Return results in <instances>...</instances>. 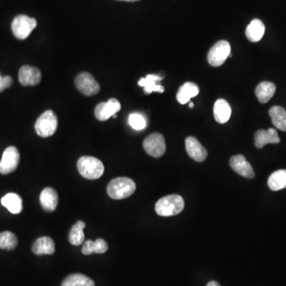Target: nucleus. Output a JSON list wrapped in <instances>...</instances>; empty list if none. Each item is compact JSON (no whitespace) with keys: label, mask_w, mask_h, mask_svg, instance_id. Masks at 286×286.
<instances>
[{"label":"nucleus","mask_w":286,"mask_h":286,"mask_svg":"<svg viewBox=\"0 0 286 286\" xmlns=\"http://www.w3.org/2000/svg\"><path fill=\"white\" fill-rule=\"evenodd\" d=\"M118 1H124V2H136L139 0H118Z\"/></svg>","instance_id":"obj_32"},{"label":"nucleus","mask_w":286,"mask_h":286,"mask_svg":"<svg viewBox=\"0 0 286 286\" xmlns=\"http://www.w3.org/2000/svg\"><path fill=\"white\" fill-rule=\"evenodd\" d=\"M77 169L81 176L88 180H96L101 178L104 172V165L96 157L84 156L77 161Z\"/></svg>","instance_id":"obj_3"},{"label":"nucleus","mask_w":286,"mask_h":286,"mask_svg":"<svg viewBox=\"0 0 286 286\" xmlns=\"http://www.w3.org/2000/svg\"><path fill=\"white\" fill-rule=\"evenodd\" d=\"M121 109V104L116 99H110L107 102H103L96 106L95 116L99 121H106Z\"/></svg>","instance_id":"obj_10"},{"label":"nucleus","mask_w":286,"mask_h":286,"mask_svg":"<svg viewBox=\"0 0 286 286\" xmlns=\"http://www.w3.org/2000/svg\"><path fill=\"white\" fill-rule=\"evenodd\" d=\"M19 82L23 86H34L41 82V74L38 69L30 66L21 67L19 72Z\"/></svg>","instance_id":"obj_12"},{"label":"nucleus","mask_w":286,"mask_h":286,"mask_svg":"<svg viewBox=\"0 0 286 286\" xmlns=\"http://www.w3.org/2000/svg\"><path fill=\"white\" fill-rule=\"evenodd\" d=\"M189 107H190L191 108H192V107H194V103H193V102H191V103H189Z\"/></svg>","instance_id":"obj_33"},{"label":"nucleus","mask_w":286,"mask_h":286,"mask_svg":"<svg viewBox=\"0 0 286 286\" xmlns=\"http://www.w3.org/2000/svg\"><path fill=\"white\" fill-rule=\"evenodd\" d=\"M143 148L149 155L161 157L166 150L165 138L160 133L151 134L143 142Z\"/></svg>","instance_id":"obj_7"},{"label":"nucleus","mask_w":286,"mask_h":286,"mask_svg":"<svg viewBox=\"0 0 286 286\" xmlns=\"http://www.w3.org/2000/svg\"><path fill=\"white\" fill-rule=\"evenodd\" d=\"M207 286H220L219 282H217L215 280H211L208 283Z\"/></svg>","instance_id":"obj_31"},{"label":"nucleus","mask_w":286,"mask_h":286,"mask_svg":"<svg viewBox=\"0 0 286 286\" xmlns=\"http://www.w3.org/2000/svg\"><path fill=\"white\" fill-rule=\"evenodd\" d=\"M272 123L280 131H286V110L280 106L271 107L269 111Z\"/></svg>","instance_id":"obj_24"},{"label":"nucleus","mask_w":286,"mask_h":286,"mask_svg":"<svg viewBox=\"0 0 286 286\" xmlns=\"http://www.w3.org/2000/svg\"><path fill=\"white\" fill-rule=\"evenodd\" d=\"M1 203L12 214H19L23 211V200L15 193H8L3 197Z\"/></svg>","instance_id":"obj_22"},{"label":"nucleus","mask_w":286,"mask_h":286,"mask_svg":"<svg viewBox=\"0 0 286 286\" xmlns=\"http://www.w3.org/2000/svg\"><path fill=\"white\" fill-rule=\"evenodd\" d=\"M75 84L79 91L87 96L96 95L100 90L97 81L88 73L79 74L76 78Z\"/></svg>","instance_id":"obj_9"},{"label":"nucleus","mask_w":286,"mask_h":286,"mask_svg":"<svg viewBox=\"0 0 286 286\" xmlns=\"http://www.w3.org/2000/svg\"><path fill=\"white\" fill-rule=\"evenodd\" d=\"M37 21L34 18H30L27 15H18L12 21V30L15 38L24 40L28 38L31 32L37 26Z\"/></svg>","instance_id":"obj_5"},{"label":"nucleus","mask_w":286,"mask_h":286,"mask_svg":"<svg viewBox=\"0 0 286 286\" xmlns=\"http://www.w3.org/2000/svg\"><path fill=\"white\" fill-rule=\"evenodd\" d=\"M58 118L52 110H46L42 113L36 121L35 131L40 137L48 138L54 135L58 129Z\"/></svg>","instance_id":"obj_4"},{"label":"nucleus","mask_w":286,"mask_h":286,"mask_svg":"<svg viewBox=\"0 0 286 286\" xmlns=\"http://www.w3.org/2000/svg\"><path fill=\"white\" fill-rule=\"evenodd\" d=\"M254 140H255V146L258 149H262L266 144L273 143L277 144L280 142V139L277 135L276 130L273 128H269L268 130H258L254 135Z\"/></svg>","instance_id":"obj_14"},{"label":"nucleus","mask_w":286,"mask_h":286,"mask_svg":"<svg viewBox=\"0 0 286 286\" xmlns=\"http://www.w3.org/2000/svg\"><path fill=\"white\" fill-rule=\"evenodd\" d=\"M85 222L84 221H78L72 227L69 236V240L72 245L80 246L84 240V229L85 228Z\"/></svg>","instance_id":"obj_27"},{"label":"nucleus","mask_w":286,"mask_h":286,"mask_svg":"<svg viewBox=\"0 0 286 286\" xmlns=\"http://www.w3.org/2000/svg\"><path fill=\"white\" fill-rule=\"evenodd\" d=\"M13 84V79L10 76H6V77H2L0 74V92L6 89V88H10Z\"/></svg>","instance_id":"obj_30"},{"label":"nucleus","mask_w":286,"mask_h":286,"mask_svg":"<svg viewBox=\"0 0 286 286\" xmlns=\"http://www.w3.org/2000/svg\"><path fill=\"white\" fill-rule=\"evenodd\" d=\"M185 208V201L179 195L173 194L162 197L156 203L155 211L160 216L178 215Z\"/></svg>","instance_id":"obj_1"},{"label":"nucleus","mask_w":286,"mask_h":286,"mask_svg":"<svg viewBox=\"0 0 286 286\" xmlns=\"http://www.w3.org/2000/svg\"><path fill=\"white\" fill-rule=\"evenodd\" d=\"M18 246V239L14 233L11 232H4L0 233V249L12 251Z\"/></svg>","instance_id":"obj_28"},{"label":"nucleus","mask_w":286,"mask_h":286,"mask_svg":"<svg viewBox=\"0 0 286 286\" xmlns=\"http://www.w3.org/2000/svg\"><path fill=\"white\" fill-rule=\"evenodd\" d=\"M231 54V45L228 41H218L211 47L208 54V63L213 67H219L223 65Z\"/></svg>","instance_id":"obj_6"},{"label":"nucleus","mask_w":286,"mask_h":286,"mask_svg":"<svg viewBox=\"0 0 286 286\" xmlns=\"http://www.w3.org/2000/svg\"><path fill=\"white\" fill-rule=\"evenodd\" d=\"M107 249H108V245H107V242L103 239H98L95 241L88 240L85 242L81 251L84 255H89L92 253L103 254L107 251Z\"/></svg>","instance_id":"obj_23"},{"label":"nucleus","mask_w":286,"mask_h":286,"mask_svg":"<svg viewBox=\"0 0 286 286\" xmlns=\"http://www.w3.org/2000/svg\"><path fill=\"white\" fill-rule=\"evenodd\" d=\"M232 108L225 99H219L214 104V117L217 123L223 124L230 120Z\"/></svg>","instance_id":"obj_17"},{"label":"nucleus","mask_w":286,"mask_h":286,"mask_svg":"<svg viewBox=\"0 0 286 286\" xmlns=\"http://www.w3.org/2000/svg\"><path fill=\"white\" fill-rule=\"evenodd\" d=\"M230 165L232 169L238 174H240V176L250 179L254 178L255 176L251 164L247 161L246 157L241 154L231 157Z\"/></svg>","instance_id":"obj_13"},{"label":"nucleus","mask_w":286,"mask_h":286,"mask_svg":"<svg viewBox=\"0 0 286 286\" xmlns=\"http://www.w3.org/2000/svg\"><path fill=\"white\" fill-rule=\"evenodd\" d=\"M276 92V86L273 83L269 81L261 82L255 89V94L259 102L262 103H266L269 102L274 95Z\"/></svg>","instance_id":"obj_21"},{"label":"nucleus","mask_w":286,"mask_h":286,"mask_svg":"<svg viewBox=\"0 0 286 286\" xmlns=\"http://www.w3.org/2000/svg\"><path fill=\"white\" fill-rule=\"evenodd\" d=\"M185 147L189 157L197 162L205 161V159L208 157L207 150L199 142L198 139L194 137H188L185 140Z\"/></svg>","instance_id":"obj_11"},{"label":"nucleus","mask_w":286,"mask_h":286,"mask_svg":"<svg viewBox=\"0 0 286 286\" xmlns=\"http://www.w3.org/2000/svg\"><path fill=\"white\" fill-rule=\"evenodd\" d=\"M32 251L37 255L52 254L55 252V243L51 238L44 236L34 242Z\"/></svg>","instance_id":"obj_20"},{"label":"nucleus","mask_w":286,"mask_h":286,"mask_svg":"<svg viewBox=\"0 0 286 286\" xmlns=\"http://www.w3.org/2000/svg\"><path fill=\"white\" fill-rule=\"evenodd\" d=\"M40 203L45 211L52 212L56 209L58 204V195L52 188H45L40 195Z\"/></svg>","instance_id":"obj_16"},{"label":"nucleus","mask_w":286,"mask_h":286,"mask_svg":"<svg viewBox=\"0 0 286 286\" xmlns=\"http://www.w3.org/2000/svg\"><path fill=\"white\" fill-rule=\"evenodd\" d=\"M265 25L260 19H255L247 26L246 36L251 42H258L262 39L265 34Z\"/></svg>","instance_id":"obj_18"},{"label":"nucleus","mask_w":286,"mask_h":286,"mask_svg":"<svg viewBox=\"0 0 286 286\" xmlns=\"http://www.w3.org/2000/svg\"><path fill=\"white\" fill-rule=\"evenodd\" d=\"M136 189L133 180L129 178H117L110 181L107 185L109 197L114 200H123L131 197Z\"/></svg>","instance_id":"obj_2"},{"label":"nucleus","mask_w":286,"mask_h":286,"mask_svg":"<svg viewBox=\"0 0 286 286\" xmlns=\"http://www.w3.org/2000/svg\"><path fill=\"white\" fill-rule=\"evenodd\" d=\"M268 186L272 191H279L286 188V169L275 171L268 179Z\"/></svg>","instance_id":"obj_25"},{"label":"nucleus","mask_w":286,"mask_h":286,"mask_svg":"<svg viewBox=\"0 0 286 286\" xmlns=\"http://www.w3.org/2000/svg\"><path fill=\"white\" fill-rule=\"evenodd\" d=\"M128 122L131 127L136 131L145 129L146 127V119L139 113H133V114L130 115Z\"/></svg>","instance_id":"obj_29"},{"label":"nucleus","mask_w":286,"mask_h":286,"mask_svg":"<svg viewBox=\"0 0 286 286\" xmlns=\"http://www.w3.org/2000/svg\"><path fill=\"white\" fill-rule=\"evenodd\" d=\"M199 92L200 89L197 84L192 82L185 83L178 90L177 99L181 104H185L189 103L192 98L197 96Z\"/></svg>","instance_id":"obj_19"},{"label":"nucleus","mask_w":286,"mask_h":286,"mask_svg":"<svg viewBox=\"0 0 286 286\" xmlns=\"http://www.w3.org/2000/svg\"><path fill=\"white\" fill-rule=\"evenodd\" d=\"M19 161L20 154L17 148L15 146L7 148L0 161V174L7 175L14 172L19 166Z\"/></svg>","instance_id":"obj_8"},{"label":"nucleus","mask_w":286,"mask_h":286,"mask_svg":"<svg viewBox=\"0 0 286 286\" xmlns=\"http://www.w3.org/2000/svg\"><path fill=\"white\" fill-rule=\"evenodd\" d=\"M163 78H164V77H161V75L149 74L144 78H141L138 84H139V86L144 88H143L144 92L148 95L154 92L163 93L165 92V88L162 85L157 84L159 81H162Z\"/></svg>","instance_id":"obj_15"},{"label":"nucleus","mask_w":286,"mask_h":286,"mask_svg":"<svg viewBox=\"0 0 286 286\" xmlns=\"http://www.w3.org/2000/svg\"><path fill=\"white\" fill-rule=\"evenodd\" d=\"M62 286H95V283L85 275L73 273L63 280Z\"/></svg>","instance_id":"obj_26"}]
</instances>
